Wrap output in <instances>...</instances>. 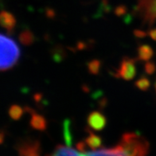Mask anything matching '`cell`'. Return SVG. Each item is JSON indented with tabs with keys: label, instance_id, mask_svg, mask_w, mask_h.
Instances as JSON below:
<instances>
[{
	"label": "cell",
	"instance_id": "1",
	"mask_svg": "<svg viewBox=\"0 0 156 156\" xmlns=\"http://www.w3.org/2000/svg\"><path fill=\"white\" fill-rule=\"evenodd\" d=\"M20 56V49L16 41L0 34V71L10 69L16 66Z\"/></svg>",
	"mask_w": 156,
	"mask_h": 156
},
{
	"label": "cell",
	"instance_id": "2",
	"mask_svg": "<svg viewBox=\"0 0 156 156\" xmlns=\"http://www.w3.org/2000/svg\"><path fill=\"white\" fill-rule=\"evenodd\" d=\"M137 11L144 24L151 26L156 21V0H139Z\"/></svg>",
	"mask_w": 156,
	"mask_h": 156
},
{
	"label": "cell",
	"instance_id": "3",
	"mask_svg": "<svg viewBox=\"0 0 156 156\" xmlns=\"http://www.w3.org/2000/svg\"><path fill=\"white\" fill-rule=\"evenodd\" d=\"M137 73L136 60L125 57L122 59L119 63V68L117 69L115 76L118 78H121L124 80H133Z\"/></svg>",
	"mask_w": 156,
	"mask_h": 156
},
{
	"label": "cell",
	"instance_id": "4",
	"mask_svg": "<svg viewBox=\"0 0 156 156\" xmlns=\"http://www.w3.org/2000/svg\"><path fill=\"white\" fill-rule=\"evenodd\" d=\"M84 153L86 156H134L129 149L120 142L114 147L101 148L98 150L95 149Z\"/></svg>",
	"mask_w": 156,
	"mask_h": 156
},
{
	"label": "cell",
	"instance_id": "5",
	"mask_svg": "<svg viewBox=\"0 0 156 156\" xmlns=\"http://www.w3.org/2000/svg\"><path fill=\"white\" fill-rule=\"evenodd\" d=\"M87 123L90 128L96 132H101L107 125V118L101 112L93 111L88 114Z\"/></svg>",
	"mask_w": 156,
	"mask_h": 156
},
{
	"label": "cell",
	"instance_id": "6",
	"mask_svg": "<svg viewBox=\"0 0 156 156\" xmlns=\"http://www.w3.org/2000/svg\"><path fill=\"white\" fill-rule=\"evenodd\" d=\"M17 24L15 15L7 10L0 11V26L6 30L9 33H12Z\"/></svg>",
	"mask_w": 156,
	"mask_h": 156
},
{
	"label": "cell",
	"instance_id": "7",
	"mask_svg": "<svg viewBox=\"0 0 156 156\" xmlns=\"http://www.w3.org/2000/svg\"><path fill=\"white\" fill-rule=\"evenodd\" d=\"M30 124L34 129L40 131V132H43L47 127V121L45 117L35 112H31Z\"/></svg>",
	"mask_w": 156,
	"mask_h": 156
},
{
	"label": "cell",
	"instance_id": "8",
	"mask_svg": "<svg viewBox=\"0 0 156 156\" xmlns=\"http://www.w3.org/2000/svg\"><path fill=\"white\" fill-rule=\"evenodd\" d=\"M51 156H86V154L82 151H77L71 147L70 145H58L52 153Z\"/></svg>",
	"mask_w": 156,
	"mask_h": 156
},
{
	"label": "cell",
	"instance_id": "9",
	"mask_svg": "<svg viewBox=\"0 0 156 156\" xmlns=\"http://www.w3.org/2000/svg\"><path fill=\"white\" fill-rule=\"evenodd\" d=\"M138 59L141 62H148L151 59V58L154 55V51L153 49L149 45L144 44L141 45L137 49Z\"/></svg>",
	"mask_w": 156,
	"mask_h": 156
},
{
	"label": "cell",
	"instance_id": "10",
	"mask_svg": "<svg viewBox=\"0 0 156 156\" xmlns=\"http://www.w3.org/2000/svg\"><path fill=\"white\" fill-rule=\"evenodd\" d=\"M19 41L24 45H30L34 42L35 37L34 34L29 30L22 31L19 36Z\"/></svg>",
	"mask_w": 156,
	"mask_h": 156
},
{
	"label": "cell",
	"instance_id": "11",
	"mask_svg": "<svg viewBox=\"0 0 156 156\" xmlns=\"http://www.w3.org/2000/svg\"><path fill=\"white\" fill-rule=\"evenodd\" d=\"M23 113H24V109L18 105H11L9 108L8 114L10 117L14 120H19L22 118Z\"/></svg>",
	"mask_w": 156,
	"mask_h": 156
},
{
	"label": "cell",
	"instance_id": "12",
	"mask_svg": "<svg viewBox=\"0 0 156 156\" xmlns=\"http://www.w3.org/2000/svg\"><path fill=\"white\" fill-rule=\"evenodd\" d=\"M101 69V62L100 60H92L88 63V70L89 73L93 75L99 74Z\"/></svg>",
	"mask_w": 156,
	"mask_h": 156
},
{
	"label": "cell",
	"instance_id": "13",
	"mask_svg": "<svg viewBox=\"0 0 156 156\" xmlns=\"http://www.w3.org/2000/svg\"><path fill=\"white\" fill-rule=\"evenodd\" d=\"M136 88L141 91H147L151 87V81L146 76H142L135 83Z\"/></svg>",
	"mask_w": 156,
	"mask_h": 156
},
{
	"label": "cell",
	"instance_id": "14",
	"mask_svg": "<svg viewBox=\"0 0 156 156\" xmlns=\"http://www.w3.org/2000/svg\"><path fill=\"white\" fill-rule=\"evenodd\" d=\"M64 137L66 140V144L68 145H70L72 143V137H71V132H70V122L69 120L66 119V121L64 122Z\"/></svg>",
	"mask_w": 156,
	"mask_h": 156
},
{
	"label": "cell",
	"instance_id": "15",
	"mask_svg": "<svg viewBox=\"0 0 156 156\" xmlns=\"http://www.w3.org/2000/svg\"><path fill=\"white\" fill-rule=\"evenodd\" d=\"M156 70V66L155 64L153 62L148 61L146 62L145 65H144V71L147 75H151L154 73Z\"/></svg>",
	"mask_w": 156,
	"mask_h": 156
},
{
	"label": "cell",
	"instance_id": "16",
	"mask_svg": "<svg viewBox=\"0 0 156 156\" xmlns=\"http://www.w3.org/2000/svg\"><path fill=\"white\" fill-rule=\"evenodd\" d=\"M126 11H127V9L124 6H118L116 9H115V15H118V16H121L123 14H125Z\"/></svg>",
	"mask_w": 156,
	"mask_h": 156
},
{
	"label": "cell",
	"instance_id": "17",
	"mask_svg": "<svg viewBox=\"0 0 156 156\" xmlns=\"http://www.w3.org/2000/svg\"><path fill=\"white\" fill-rule=\"evenodd\" d=\"M134 34L136 37H139V38H143V37H145L147 36V33L145 31L141 30H136L134 31Z\"/></svg>",
	"mask_w": 156,
	"mask_h": 156
},
{
	"label": "cell",
	"instance_id": "18",
	"mask_svg": "<svg viewBox=\"0 0 156 156\" xmlns=\"http://www.w3.org/2000/svg\"><path fill=\"white\" fill-rule=\"evenodd\" d=\"M148 35L150 36L152 40L156 41V29H151L148 32Z\"/></svg>",
	"mask_w": 156,
	"mask_h": 156
},
{
	"label": "cell",
	"instance_id": "19",
	"mask_svg": "<svg viewBox=\"0 0 156 156\" xmlns=\"http://www.w3.org/2000/svg\"><path fill=\"white\" fill-rule=\"evenodd\" d=\"M4 137H5L4 132H2V131H0V144H2V142H3V140H4Z\"/></svg>",
	"mask_w": 156,
	"mask_h": 156
},
{
	"label": "cell",
	"instance_id": "20",
	"mask_svg": "<svg viewBox=\"0 0 156 156\" xmlns=\"http://www.w3.org/2000/svg\"><path fill=\"white\" fill-rule=\"evenodd\" d=\"M154 89H155V92H156V81H155V84H154Z\"/></svg>",
	"mask_w": 156,
	"mask_h": 156
}]
</instances>
